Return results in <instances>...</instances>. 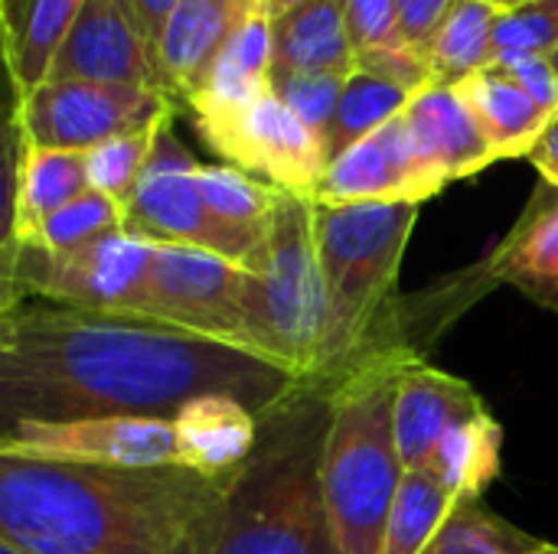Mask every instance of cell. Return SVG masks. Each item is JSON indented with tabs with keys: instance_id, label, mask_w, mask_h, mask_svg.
Listing matches in <instances>:
<instances>
[{
	"instance_id": "e0dca14e",
	"label": "cell",
	"mask_w": 558,
	"mask_h": 554,
	"mask_svg": "<svg viewBox=\"0 0 558 554\" xmlns=\"http://www.w3.org/2000/svg\"><path fill=\"white\" fill-rule=\"evenodd\" d=\"M422 160L445 180H468L497 163V150L454 85H428L402 111Z\"/></svg>"
},
{
	"instance_id": "9a60e30c",
	"label": "cell",
	"mask_w": 558,
	"mask_h": 554,
	"mask_svg": "<svg viewBox=\"0 0 558 554\" xmlns=\"http://www.w3.org/2000/svg\"><path fill=\"white\" fill-rule=\"evenodd\" d=\"M484 411H487V405L474 392L471 382L448 376L441 369H432L428 362L412 356L399 372L396 408H392L396 447H399L405 473L425 470L435 447L441 444V438L451 428H458Z\"/></svg>"
},
{
	"instance_id": "f1b7e54d",
	"label": "cell",
	"mask_w": 558,
	"mask_h": 554,
	"mask_svg": "<svg viewBox=\"0 0 558 554\" xmlns=\"http://www.w3.org/2000/svg\"><path fill=\"white\" fill-rule=\"evenodd\" d=\"M539 545L543 542L494 516L481 500H464L454 506L428 554H533Z\"/></svg>"
},
{
	"instance_id": "7a4b0ae2",
	"label": "cell",
	"mask_w": 558,
	"mask_h": 554,
	"mask_svg": "<svg viewBox=\"0 0 558 554\" xmlns=\"http://www.w3.org/2000/svg\"><path fill=\"white\" fill-rule=\"evenodd\" d=\"M232 477L0 454V542L23 554H209Z\"/></svg>"
},
{
	"instance_id": "1f68e13d",
	"label": "cell",
	"mask_w": 558,
	"mask_h": 554,
	"mask_svg": "<svg viewBox=\"0 0 558 554\" xmlns=\"http://www.w3.org/2000/svg\"><path fill=\"white\" fill-rule=\"evenodd\" d=\"M558 49V20L543 0H530L513 10H500L494 26V65H513L520 59L549 56Z\"/></svg>"
},
{
	"instance_id": "7bdbcfd3",
	"label": "cell",
	"mask_w": 558,
	"mask_h": 554,
	"mask_svg": "<svg viewBox=\"0 0 558 554\" xmlns=\"http://www.w3.org/2000/svg\"><path fill=\"white\" fill-rule=\"evenodd\" d=\"M533 554H558V545H539Z\"/></svg>"
},
{
	"instance_id": "ac0fdd59",
	"label": "cell",
	"mask_w": 558,
	"mask_h": 554,
	"mask_svg": "<svg viewBox=\"0 0 558 554\" xmlns=\"http://www.w3.org/2000/svg\"><path fill=\"white\" fill-rule=\"evenodd\" d=\"M177 464L206 473L232 477L255 451L258 415L232 395H199L173 418Z\"/></svg>"
},
{
	"instance_id": "83f0119b",
	"label": "cell",
	"mask_w": 558,
	"mask_h": 554,
	"mask_svg": "<svg viewBox=\"0 0 558 554\" xmlns=\"http://www.w3.org/2000/svg\"><path fill=\"white\" fill-rule=\"evenodd\" d=\"M412 98L415 95H409L405 88H399V85H392V82H386L379 75L353 69L347 85H343L333 124L327 131V153H330V160L340 157L343 150H350L353 144H360L363 137L376 134L389 121H396L409 108Z\"/></svg>"
},
{
	"instance_id": "ffe728a7",
	"label": "cell",
	"mask_w": 558,
	"mask_h": 554,
	"mask_svg": "<svg viewBox=\"0 0 558 554\" xmlns=\"http://www.w3.org/2000/svg\"><path fill=\"white\" fill-rule=\"evenodd\" d=\"M85 0H0L3 59L13 101L33 95L52 69V59Z\"/></svg>"
},
{
	"instance_id": "8992f818",
	"label": "cell",
	"mask_w": 558,
	"mask_h": 554,
	"mask_svg": "<svg viewBox=\"0 0 558 554\" xmlns=\"http://www.w3.org/2000/svg\"><path fill=\"white\" fill-rule=\"evenodd\" d=\"M245 320L255 356L307 382L324 336V278L314 235V196L278 189L265 261L245 278Z\"/></svg>"
},
{
	"instance_id": "7c38bea8",
	"label": "cell",
	"mask_w": 558,
	"mask_h": 554,
	"mask_svg": "<svg viewBox=\"0 0 558 554\" xmlns=\"http://www.w3.org/2000/svg\"><path fill=\"white\" fill-rule=\"evenodd\" d=\"M0 454L92 467H167L177 464V431L167 418L23 421L0 431Z\"/></svg>"
},
{
	"instance_id": "f546056e",
	"label": "cell",
	"mask_w": 558,
	"mask_h": 554,
	"mask_svg": "<svg viewBox=\"0 0 558 554\" xmlns=\"http://www.w3.org/2000/svg\"><path fill=\"white\" fill-rule=\"evenodd\" d=\"M118 232H124V209L111 196L88 189L52 212L26 245H39L46 251H75Z\"/></svg>"
},
{
	"instance_id": "4316f807",
	"label": "cell",
	"mask_w": 558,
	"mask_h": 554,
	"mask_svg": "<svg viewBox=\"0 0 558 554\" xmlns=\"http://www.w3.org/2000/svg\"><path fill=\"white\" fill-rule=\"evenodd\" d=\"M196 180H199V193L209 212L222 225H229L232 232L252 242H262V245L268 242L278 186H268L265 180L229 163H203Z\"/></svg>"
},
{
	"instance_id": "ba28073f",
	"label": "cell",
	"mask_w": 558,
	"mask_h": 554,
	"mask_svg": "<svg viewBox=\"0 0 558 554\" xmlns=\"http://www.w3.org/2000/svg\"><path fill=\"white\" fill-rule=\"evenodd\" d=\"M199 167L203 163H196V157L173 134V121H167L157 131L134 199L124 209V235L147 245L199 248L245 271H258L268 242H252L209 212L196 180Z\"/></svg>"
},
{
	"instance_id": "6da1fadb",
	"label": "cell",
	"mask_w": 558,
	"mask_h": 554,
	"mask_svg": "<svg viewBox=\"0 0 558 554\" xmlns=\"http://www.w3.org/2000/svg\"><path fill=\"white\" fill-rule=\"evenodd\" d=\"M301 379L288 369L134 317L20 300L0 310V421L167 418L199 395H232L265 415Z\"/></svg>"
},
{
	"instance_id": "8fae6325",
	"label": "cell",
	"mask_w": 558,
	"mask_h": 554,
	"mask_svg": "<svg viewBox=\"0 0 558 554\" xmlns=\"http://www.w3.org/2000/svg\"><path fill=\"white\" fill-rule=\"evenodd\" d=\"M245 268L219 255L154 245L144 317L255 353L245 320Z\"/></svg>"
},
{
	"instance_id": "d4e9b609",
	"label": "cell",
	"mask_w": 558,
	"mask_h": 554,
	"mask_svg": "<svg viewBox=\"0 0 558 554\" xmlns=\"http://www.w3.org/2000/svg\"><path fill=\"white\" fill-rule=\"evenodd\" d=\"M500 10L487 0H458L445 26L438 29L428 62L435 85H461L464 78L490 69L494 56V26Z\"/></svg>"
},
{
	"instance_id": "ee69618b",
	"label": "cell",
	"mask_w": 558,
	"mask_h": 554,
	"mask_svg": "<svg viewBox=\"0 0 558 554\" xmlns=\"http://www.w3.org/2000/svg\"><path fill=\"white\" fill-rule=\"evenodd\" d=\"M0 554H23V552H16L13 545H7V542H0Z\"/></svg>"
},
{
	"instance_id": "52a82bcc",
	"label": "cell",
	"mask_w": 558,
	"mask_h": 554,
	"mask_svg": "<svg viewBox=\"0 0 558 554\" xmlns=\"http://www.w3.org/2000/svg\"><path fill=\"white\" fill-rule=\"evenodd\" d=\"M154 245L124 232L75 251H46L20 245L0 268V310L20 300H49L62 307L144 317V294Z\"/></svg>"
},
{
	"instance_id": "4fadbf2b",
	"label": "cell",
	"mask_w": 558,
	"mask_h": 554,
	"mask_svg": "<svg viewBox=\"0 0 558 554\" xmlns=\"http://www.w3.org/2000/svg\"><path fill=\"white\" fill-rule=\"evenodd\" d=\"M49 78L141 85L173 95L160 69L157 46L137 20L131 0H85L52 59Z\"/></svg>"
},
{
	"instance_id": "ab89813d",
	"label": "cell",
	"mask_w": 558,
	"mask_h": 554,
	"mask_svg": "<svg viewBox=\"0 0 558 554\" xmlns=\"http://www.w3.org/2000/svg\"><path fill=\"white\" fill-rule=\"evenodd\" d=\"M301 3H307V0H265V10H268V16L275 20V16H281V13H288V10H294V7H301Z\"/></svg>"
},
{
	"instance_id": "3957f363",
	"label": "cell",
	"mask_w": 558,
	"mask_h": 554,
	"mask_svg": "<svg viewBox=\"0 0 558 554\" xmlns=\"http://www.w3.org/2000/svg\"><path fill=\"white\" fill-rule=\"evenodd\" d=\"M337 382L307 379L258 415L255 451L226 490L209 554H343L320 477Z\"/></svg>"
},
{
	"instance_id": "74e56055",
	"label": "cell",
	"mask_w": 558,
	"mask_h": 554,
	"mask_svg": "<svg viewBox=\"0 0 558 554\" xmlns=\"http://www.w3.org/2000/svg\"><path fill=\"white\" fill-rule=\"evenodd\" d=\"M530 160H533V167L543 173L546 183L558 186V114L553 118V124L546 127V134L539 137V144L533 147Z\"/></svg>"
},
{
	"instance_id": "603a6c76",
	"label": "cell",
	"mask_w": 558,
	"mask_h": 554,
	"mask_svg": "<svg viewBox=\"0 0 558 554\" xmlns=\"http://www.w3.org/2000/svg\"><path fill=\"white\" fill-rule=\"evenodd\" d=\"M271 72H275V36H271V16L262 3L219 52L203 91L186 108H193V114H203V111H229L258 101L262 95L271 91Z\"/></svg>"
},
{
	"instance_id": "30bf717a",
	"label": "cell",
	"mask_w": 558,
	"mask_h": 554,
	"mask_svg": "<svg viewBox=\"0 0 558 554\" xmlns=\"http://www.w3.org/2000/svg\"><path fill=\"white\" fill-rule=\"evenodd\" d=\"M199 137L229 167H239L268 186L314 196L327 167V140L311 131L275 91L229 111L196 114Z\"/></svg>"
},
{
	"instance_id": "e575fe53",
	"label": "cell",
	"mask_w": 558,
	"mask_h": 554,
	"mask_svg": "<svg viewBox=\"0 0 558 554\" xmlns=\"http://www.w3.org/2000/svg\"><path fill=\"white\" fill-rule=\"evenodd\" d=\"M356 69L379 75L399 88H405L409 95L425 91L428 85H435V72L432 62L412 49H369V52H356Z\"/></svg>"
},
{
	"instance_id": "44dd1931",
	"label": "cell",
	"mask_w": 558,
	"mask_h": 554,
	"mask_svg": "<svg viewBox=\"0 0 558 554\" xmlns=\"http://www.w3.org/2000/svg\"><path fill=\"white\" fill-rule=\"evenodd\" d=\"M454 88L474 111L481 131L497 150V160L530 157L553 124V118L533 101V95L500 65H490Z\"/></svg>"
},
{
	"instance_id": "f35d334b",
	"label": "cell",
	"mask_w": 558,
	"mask_h": 554,
	"mask_svg": "<svg viewBox=\"0 0 558 554\" xmlns=\"http://www.w3.org/2000/svg\"><path fill=\"white\" fill-rule=\"evenodd\" d=\"M131 7H134L137 20L144 23L147 36H150V39H154V46H157V36H160V29H163L167 16L173 13L177 0H131Z\"/></svg>"
},
{
	"instance_id": "4dcf8cb0",
	"label": "cell",
	"mask_w": 558,
	"mask_h": 554,
	"mask_svg": "<svg viewBox=\"0 0 558 554\" xmlns=\"http://www.w3.org/2000/svg\"><path fill=\"white\" fill-rule=\"evenodd\" d=\"M173 121V118H167ZM150 124V127H141V131H128V134H118L98 147H92L85 157H88V180H92V189L111 196L121 209H128V202L134 199V189L141 183V173L147 167V157H150V147L157 140V131L167 124Z\"/></svg>"
},
{
	"instance_id": "5b68a950",
	"label": "cell",
	"mask_w": 558,
	"mask_h": 554,
	"mask_svg": "<svg viewBox=\"0 0 558 554\" xmlns=\"http://www.w3.org/2000/svg\"><path fill=\"white\" fill-rule=\"evenodd\" d=\"M415 353L389 346L337 382L324 447V500L343 554H383L405 467L396 447V382Z\"/></svg>"
},
{
	"instance_id": "8d00e7d4",
	"label": "cell",
	"mask_w": 558,
	"mask_h": 554,
	"mask_svg": "<svg viewBox=\"0 0 558 554\" xmlns=\"http://www.w3.org/2000/svg\"><path fill=\"white\" fill-rule=\"evenodd\" d=\"M504 72H510L530 95L533 101L549 114H558V69L553 65L549 56H533V59H520L513 65H500Z\"/></svg>"
},
{
	"instance_id": "d6a6232c",
	"label": "cell",
	"mask_w": 558,
	"mask_h": 554,
	"mask_svg": "<svg viewBox=\"0 0 558 554\" xmlns=\"http://www.w3.org/2000/svg\"><path fill=\"white\" fill-rule=\"evenodd\" d=\"M347 78L340 72H271V91L327 140Z\"/></svg>"
},
{
	"instance_id": "d590c367",
	"label": "cell",
	"mask_w": 558,
	"mask_h": 554,
	"mask_svg": "<svg viewBox=\"0 0 558 554\" xmlns=\"http://www.w3.org/2000/svg\"><path fill=\"white\" fill-rule=\"evenodd\" d=\"M458 0H396V26L405 49L428 59V49Z\"/></svg>"
},
{
	"instance_id": "d6986e66",
	"label": "cell",
	"mask_w": 558,
	"mask_h": 554,
	"mask_svg": "<svg viewBox=\"0 0 558 554\" xmlns=\"http://www.w3.org/2000/svg\"><path fill=\"white\" fill-rule=\"evenodd\" d=\"M490 274L546 310H558V186L546 183L500 242Z\"/></svg>"
},
{
	"instance_id": "9c48e42d",
	"label": "cell",
	"mask_w": 558,
	"mask_h": 554,
	"mask_svg": "<svg viewBox=\"0 0 558 554\" xmlns=\"http://www.w3.org/2000/svg\"><path fill=\"white\" fill-rule=\"evenodd\" d=\"M177 108L180 101L157 88L82 78H49L33 95L10 104L33 147L78 153H88L118 134L160 124L173 118Z\"/></svg>"
},
{
	"instance_id": "cb8c5ba5",
	"label": "cell",
	"mask_w": 558,
	"mask_h": 554,
	"mask_svg": "<svg viewBox=\"0 0 558 554\" xmlns=\"http://www.w3.org/2000/svg\"><path fill=\"white\" fill-rule=\"evenodd\" d=\"M500 447L504 428L490 411H484L451 428L435 447L425 470H432L461 503L481 500L487 487L500 477Z\"/></svg>"
},
{
	"instance_id": "b9f144b4",
	"label": "cell",
	"mask_w": 558,
	"mask_h": 554,
	"mask_svg": "<svg viewBox=\"0 0 558 554\" xmlns=\"http://www.w3.org/2000/svg\"><path fill=\"white\" fill-rule=\"evenodd\" d=\"M543 3H546V7H549L553 13H556V20H558V0H543ZM553 65H556V69H558V49H556V52H553Z\"/></svg>"
},
{
	"instance_id": "484cf974",
	"label": "cell",
	"mask_w": 558,
	"mask_h": 554,
	"mask_svg": "<svg viewBox=\"0 0 558 554\" xmlns=\"http://www.w3.org/2000/svg\"><path fill=\"white\" fill-rule=\"evenodd\" d=\"M458 503L432 470H409L389 513L383 554H428Z\"/></svg>"
},
{
	"instance_id": "2e32d148",
	"label": "cell",
	"mask_w": 558,
	"mask_h": 554,
	"mask_svg": "<svg viewBox=\"0 0 558 554\" xmlns=\"http://www.w3.org/2000/svg\"><path fill=\"white\" fill-rule=\"evenodd\" d=\"M265 0H177L157 36V59L173 95L190 104L239 26Z\"/></svg>"
},
{
	"instance_id": "60d3db41",
	"label": "cell",
	"mask_w": 558,
	"mask_h": 554,
	"mask_svg": "<svg viewBox=\"0 0 558 554\" xmlns=\"http://www.w3.org/2000/svg\"><path fill=\"white\" fill-rule=\"evenodd\" d=\"M487 3H494L497 10H513V7H523V3H530V0H487Z\"/></svg>"
},
{
	"instance_id": "277c9868",
	"label": "cell",
	"mask_w": 558,
	"mask_h": 554,
	"mask_svg": "<svg viewBox=\"0 0 558 554\" xmlns=\"http://www.w3.org/2000/svg\"><path fill=\"white\" fill-rule=\"evenodd\" d=\"M422 202H314V235L324 278V336L314 379H343L389 343L386 310Z\"/></svg>"
},
{
	"instance_id": "7402d4cb",
	"label": "cell",
	"mask_w": 558,
	"mask_h": 554,
	"mask_svg": "<svg viewBox=\"0 0 558 554\" xmlns=\"http://www.w3.org/2000/svg\"><path fill=\"white\" fill-rule=\"evenodd\" d=\"M275 72H340L356 69V49L340 0H307L271 20Z\"/></svg>"
},
{
	"instance_id": "5bb4252c",
	"label": "cell",
	"mask_w": 558,
	"mask_h": 554,
	"mask_svg": "<svg viewBox=\"0 0 558 554\" xmlns=\"http://www.w3.org/2000/svg\"><path fill=\"white\" fill-rule=\"evenodd\" d=\"M445 186L448 183L422 160L405 118L399 114L330 160L314 202H425Z\"/></svg>"
},
{
	"instance_id": "836d02e7",
	"label": "cell",
	"mask_w": 558,
	"mask_h": 554,
	"mask_svg": "<svg viewBox=\"0 0 558 554\" xmlns=\"http://www.w3.org/2000/svg\"><path fill=\"white\" fill-rule=\"evenodd\" d=\"M340 10L356 52L405 49L396 26V0H340Z\"/></svg>"
}]
</instances>
